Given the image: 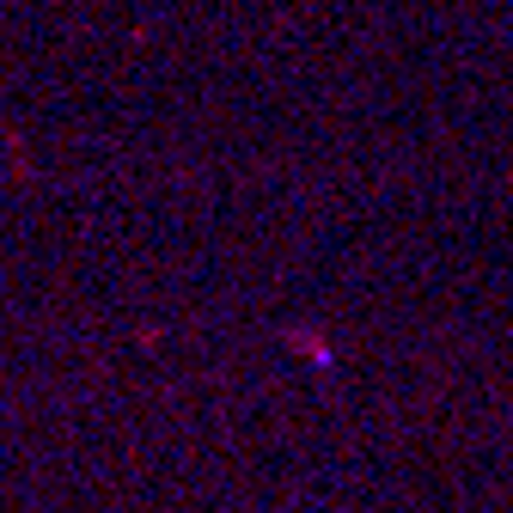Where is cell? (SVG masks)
<instances>
[{
  "instance_id": "obj_1",
  "label": "cell",
  "mask_w": 513,
  "mask_h": 513,
  "mask_svg": "<svg viewBox=\"0 0 513 513\" xmlns=\"http://www.w3.org/2000/svg\"><path fill=\"white\" fill-rule=\"evenodd\" d=\"M288 343H300V354H306V361H318V367H324V361H330V349H324V336H306V330H293Z\"/></svg>"
}]
</instances>
